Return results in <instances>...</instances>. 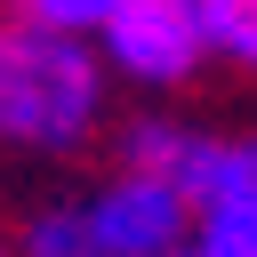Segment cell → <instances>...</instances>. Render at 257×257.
<instances>
[{"label": "cell", "instance_id": "obj_6", "mask_svg": "<svg viewBox=\"0 0 257 257\" xmlns=\"http://www.w3.org/2000/svg\"><path fill=\"white\" fill-rule=\"evenodd\" d=\"M201 257H257V209H241V201H209V209H193V233H185Z\"/></svg>", "mask_w": 257, "mask_h": 257}, {"label": "cell", "instance_id": "obj_7", "mask_svg": "<svg viewBox=\"0 0 257 257\" xmlns=\"http://www.w3.org/2000/svg\"><path fill=\"white\" fill-rule=\"evenodd\" d=\"M8 8L48 24V32H80V40H96V24L112 16V0H8Z\"/></svg>", "mask_w": 257, "mask_h": 257}, {"label": "cell", "instance_id": "obj_9", "mask_svg": "<svg viewBox=\"0 0 257 257\" xmlns=\"http://www.w3.org/2000/svg\"><path fill=\"white\" fill-rule=\"evenodd\" d=\"M0 257H8V233H0Z\"/></svg>", "mask_w": 257, "mask_h": 257}, {"label": "cell", "instance_id": "obj_8", "mask_svg": "<svg viewBox=\"0 0 257 257\" xmlns=\"http://www.w3.org/2000/svg\"><path fill=\"white\" fill-rule=\"evenodd\" d=\"M161 257H201V249H193V241H177V249H161Z\"/></svg>", "mask_w": 257, "mask_h": 257}, {"label": "cell", "instance_id": "obj_5", "mask_svg": "<svg viewBox=\"0 0 257 257\" xmlns=\"http://www.w3.org/2000/svg\"><path fill=\"white\" fill-rule=\"evenodd\" d=\"M209 32V64H233L257 80V0H193Z\"/></svg>", "mask_w": 257, "mask_h": 257}, {"label": "cell", "instance_id": "obj_2", "mask_svg": "<svg viewBox=\"0 0 257 257\" xmlns=\"http://www.w3.org/2000/svg\"><path fill=\"white\" fill-rule=\"evenodd\" d=\"M96 56L120 88L137 96H177L201 80L209 64V32L193 0H112V16L96 24Z\"/></svg>", "mask_w": 257, "mask_h": 257}, {"label": "cell", "instance_id": "obj_1", "mask_svg": "<svg viewBox=\"0 0 257 257\" xmlns=\"http://www.w3.org/2000/svg\"><path fill=\"white\" fill-rule=\"evenodd\" d=\"M112 120V72L96 40L48 32L0 0V153L16 161H72Z\"/></svg>", "mask_w": 257, "mask_h": 257}, {"label": "cell", "instance_id": "obj_3", "mask_svg": "<svg viewBox=\"0 0 257 257\" xmlns=\"http://www.w3.org/2000/svg\"><path fill=\"white\" fill-rule=\"evenodd\" d=\"M80 209H88V233L104 257H161L193 233L185 185L161 169H137V161H112V177H96L80 193Z\"/></svg>", "mask_w": 257, "mask_h": 257}, {"label": "cell", "instance_id": "obj_4", "mask_svg": "<svg viewBox=\"0 0 257 257\" xmlns=\"http://www.w3.org/2000/svg\"><path fill=\"white\" fill-rule=\"evenodd\" d=\"M8 257H104L96 233H88V209L80 193H56V201H32L8 233Z\"/></svg>", "mask_w": 257, "mask_h": 257}]
</instances>
